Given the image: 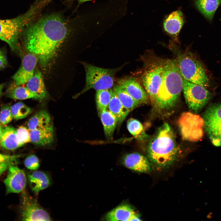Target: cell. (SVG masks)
I'll list each match as a JSON object with an SVG mask.
<instances>
[{"mask_svg":"<svg viewBox=\"0 0 221 221\" xmlns=\"http://www.w3.org/2000/svg\"><path fill=\"white\" fill-rule=\"evenodd\" d=\"M196 7L209 21H212L221 0H194Z\"/></svg>","mask_w":221,"mask_h":221,"instance_id":"obj_21","label":"cell"},{"mask_svg":"<svg viewBox=\"0 0 221 221\" xmlns=\"http://www.w3.org/2000/svg\"><path fill=\"white\" fill-rule=\"evenodd\" d=\"M2 127L1 126V125L0 123V140L1 138V136L2 130Z\"/></svg>","mask_w":221,"mask_h":221,"instance_id":"obj_39","label":"cell"},{"mask_svg":"<svg viewBox=\"0 0 221 221\" xmlns=\"http://www.w3.org/2000/svg\"><path fill=\"white\" fill-rule=\"evenodd\" d=\"M180 152L173 132L167 123L159 128L147 149L149 160L159 169L169 168L180 157Z\"/></svg>","mask_w":221,"mask_h":221,"instance_id":"obj_2","label":"cell"},{"mask_svg":"<svg viewBox=\"0 0 221 221\" xmlns=\"http://www.w3.org/2000/svg\"><path fill=\"white\" fill-rule=\"evenodd\" d=\"M107 221H140V218L130 206L124 204L119 205L109 211L106 215Z\"/></svg>","mask_w":221,"mask_h":221,"instance_id":"obj_16","label":"cell"},{"mask_svg":"<svg viewBox=\"0 0 221 221\" xmlns=\"http://www.w3.org/2000/svg\"><path fill=\"white\" fill-rule=\"evenodd\" d=\"M21 155H10L0 153V164L9 162H13L21 157Z\"/></svg>","mask_w":221,"mask_h":221,"instance_id":"obj_34","label":"cell"},{"mask_svg":"<svg viewBox=\"0 0 221 221\" xmlns=\"http://www.w3.org/2000/svg\"><path fill=\"white\" fill-rule=\"evenodd\" d=\"M206 131L212 143L221 146V104L209 107L203 115Z\"/></svg>","mask_w":221,"mask_h":221,"instance_id":"obj_9","label":"cell"},{"mask_svg":"<svg viewBox=\"0 0 221 221\" xmlns=\"http://www.w3.org/2000/svg\"><path fill=\"white\" fill-rule=\"evenodd\" d=\"M112 91L110 89L96 91V102L99 114L107 109Z\"/></svg>","mask_w":221,"mask_h":221,"instance_id":"obj_29","label":"cell"},{"mask_svg":"<svg viewBox=\"0 0 221 221\" xmlns=\"http://www.w3.org/2000/svg\"><path fill=\"white\" fill-rule=\"evenodd\" d=\"M25 167L31 170L37 169L40 166L39 160L35 155L31 154L28 156L24 161Z\"/></svg>","mask_w":221,"mask_h":221,"instance_id":"obj_33","label":"cell"},{"mask_svg":"<svg viewBox=\"0 0 221 221\" xmlns=\"http://www.w3.org/2000/svg\"><path fill=\"white\" fill-rule=\"evenodd\" d=\"M7 96L15 99L23 100L31 98L41 99L38 95L31 92L26 87L19 86L9 91Z\"/></svg>","mask_w":221,"mask_h":221,"instance_id":"obj_28","label":"cell"},{"mask_svg":"<svg viewBox=\"0 0 221 221\" xmlns=\"http://www.w3.org/2000/svg\"><path fill=\"white\" fill-rule=\"evenodd\" d=\"M6 56L4 52L0 49V69L4 68L7 64Z\"/></svg>","mask_w":221,"mask_h":221,"instance_id":"obj_35","label":"cell"},{"mask_svg":"<svg viewBox=\"0 0 221 221\" xmlns=\"http://www.w3.org/2000/svg\"><path fill=\"white\" fill-rule=\"evenodd\" d=\"M118 84L139 105L148 101L147 92L134 79L129 78L120 80Z\"/></svg>","mask_w":221,"mask_h":221,"instance_id":"obj_14","label":"cell"},{"mask_svg":"<svg viewBox=\"0 0 221 221\" xmlns=\"http://www.w3.org/2000/svg\"><path fill=\"white\" fill-rule=\"evenodd\" d=\"M164 71V64L155 65L146 71L142 77L143 84L153 103L162 81Z\"/></svg>","mask_w":221,"mask_h":221,"instance_id":"obj_11","label":"cell"},{"mask_svg":"<svg viewBox=\"0 0 221 221\" xmlns=\"http://www.w3.org/2000/svg\"><path fill=\"white\" fill-rule=\"evenodd\" d=\"M107 108L116 118L118 125L122 123L129 113L123 106L113 90Z\"/></svg>","mask_w":221,"mask_h":221,"instance_id":"obj_23","label":"cell"},{"mask_svg":"<svg viewBox=\"0 0 221 221\" xmlns=\"http://www.w3.org/2000/svg\"><path fill=\"white\" fill-rule=\"evenodd\" d=\"M182 91L186 103L195 113L199 112L208 103L212 96L205 87L183 78Z\"/></svg>","mask_w":221,"mask_h":221,"instance_id":"obj_7","label":"cell"},{"mask_svg":"<svg viewBox=\"0 0 221 221\" xmlns=\"http://www.w3.org/2000/svg\"><path fill=\"white\" fill-rule=\"evenodd\" d=\"M29 134L30 130L24 126H21L16 130L17 138L21 146L30 142Z\"/></svg>","mask_w":221,"mask_h":221,"instance_id":"obj_31","label":"cell"},{"mask_svg":"<svg viewBox=\"0 0 221 221\" xmlns=\"http://www.w3.org/2000/svg\"><path fill=\"white\" fill-rule=\"evenodd\" d=\"M0 145L4 149L10 150L21 147L16 134V130L14 127L7 126L2 129Z\"/></svg>","mask_w":221,"mask_h":221,"instance_id":"obj_20","label":"cell"},{"mask_svg":"<svg viewBox=\"0 0 221 221\" xmlns=\"http://www.w3.org/2000/svg\"><path fill=\"white\" fill-rule=\"evenodd\" d=\"M122 163L126 167L136 172L148 173L151 170L150 163L148 159L138 153L126 154L123 158Z\"/></svg>","mask_w":221,"mask_h":221,"instance_id":"obj_15","label":"cell"},{"mask_svg":"<svg viewBox=\"0 0 221 221\" xmlns=\"http://www.w3.org/2000/svg\"><path fill=\"white\" fill-rule=\"evenodd\" d=\"M184 17L179 10L174 11L165 17L163 26L165 31L172 37L176 38L184 23Z\"/></svg>","mask_w":221,"mask_h":221,"instance_id":"obj_17","label":"cell"},{"mask_svg":"<svg viewBox=\"0 0 221 221\" xmlns=\"http://www.w3.org/2000/svg\"><path fill=\"white\" fill-rule=\"evenodd\" d=\"M183 78L205 87L208 81L205 69L201 64L192 56L183 54L176 60Z\"/></svg>","mask_w":221,"mask_h":221,"instance_id":"obj_6","label":"cell"},{"mask_svg":"<svg viewBox=\"0 0 221 221\" xmlns=\"http://www.w3.org/2000/svg\"><path fill=\"white\" fill-rule=\"evenodd\" d=\"M30 142L39 145L44 146L51 143L53 141V126L49 124L41 128L30 131Z\"/></svg>","mask_w":221,"mask_h":221,"instance_id":"obj_18","label":"cell"},{"mask_svg":"<svg viewBox=\"0 0 221 221\" xmlns=\"http://www.w3.org/2000/svg\"><path fill=\"white\" fill-rule=\"evenodd\" d=\"M113 90L123 106L129 112L140 105L118 84L114 86Z\"/></svg>","mask_w":221,"mask_h":221,"instance_id":"obj_26","label":"cell"},{"mask_svg":"<svg viewBox=\"0 0 221 221\" xmlns=\"http://www.w3.org/2000/svg\"><path fill=\"white\" fill-rule=\"evenodd\" d=\"M20 218L23 221H51L48 213L36 200L24 190L20 209Z\"/></svg>","mask_w":221,"mask_h":221,"instance_id":"obj_10","label":"cell"},{"mask_svg":"<svg viewBox=\"0 0 221 221\" xmlns=\"http://www.w3.org/2000/svg\"><path fill=\"white\" fill-rule=\"evenodd\" d=\"M9 162L0 164V176L8 169Z\"/></svg>","mask_w":221,"mask_h":221,"instance_id":"obj_36","label":"cell"},{"mask_svg":"<svg viewBox=\"0 0 221 221\" xmlns=\"http://www.w3.org/2000/svg\"><path fill=\"white\" fill-rule=\"evenodd\" d=\"M78 2V5H80V4L84 3L85 2L91 1L95 0H76Z\"/></svg>","mask_w":221,"mask_h":221,"instance_id":"obj_37","label":"cell"},{"mask_svg":"<svg viewBox=\"0 0 221 221\" xmlns=\"http://www.w3.org/2000/svg\"><path fill=\"white\" fill-rule=\"evenodd\" d=\"M220 20H221V19H220Z\"/></svg>","mask_w":221,"mask_h":221,"instance_id":"obj_40","label":"cell"},{"mask_svg":"<svg viewBox=\"0 0 221 221\" xmlns=\"http://www.w3.org/2000/svg\"><path fill=\"white\" fill-rule=\"evenodd\" d=\"M27 178L32 191L36 194L47 188L51 184L49 176L41 171H35L29 173Z\"/></svg>","mask_w":221,"mask_h":221,"instance_id":"obj_19","label":"cell"},{"mask_svg":"<svg viewBox=\"0 0 221 221\" xmlns=\"http://www.w3.org/2000/svg\"><path fill=\"white\" fill-rule=\"evenodd\" d=\"M178 123L182 136L185 140L196 142L202 138L204 122L199 115L184 112L180 116Z\"/></svg>","mask_w":221,"mask_h":221,"instance_id":"obj_8","label":"cell"},{"mask_svg":"<svg viewBox=\"0 0 221 221\" xmlns=\"http://www.w3.org/2000/svg\"><path fill=\"white\" fill-rule=\"evenodd\" d=\"M26 87L31 92L38 95L41 99L47 95L46 91L41 72H36L26 83Z\"/></svg>","mask_w":221,"mask_h":221,"instance_id":"obj_22","label":"cell"},{"mask_svg":"<svg viewBox=\"0 0 221 221\" xmlns=\"http://www.w3.org/2000/svg\"><path fill=\"white\" fill-rule=\"evenodd\" d=\"M42 1L34 3L24 14L9 19H0V39L14 51L17 47L20 36L26 25L33 20L42 6Z\"/></svg>","mask_w":221,"mask_h":221,"instance_id":"obj_4","label":"cell"},{"mask_svg":"<svg viewBox=\"0 0 221 221\" xmlns=\"http://www.w3.org/2000/svg\"><path fill=\"white\" fill-rule=\"evenodd\" d=\"M82 64L85 72V85L80 92L74 96V98L91 89L96 91L110 89L113 86L116 74L122 67V66L113 69L104 68L85 62Z\"/></svg>","mask_w":221,"mask_h":221,"instance_id":"obj_5","label":"cell"},{"mask_svg":"<svg viewBox=\"0 0 221 221\" xmlns=\"http://www.w3.org/2000/svg\"><path fill=\"white\" fill-rule=\"evenodd\" d=\"M37 60V56L31 53L24 56L20 68L12 77L16 85L26 83L33 77Z\"/></svg>","mask_w":221,"mask_h":221,"instance_id":"obj_13","label":"cell"},{"mask_svg":"<svg viewBox=\"0 0 221 221\" xmlns=\"http://www.w3.org/2000/svg\"><path fill=\"white\" fill-rule=\"evenodd\" d=\"M50 119L49 114L46 111H40L29 119L28 128L31 131L45 127L50 124Z\"/></svg>","mask_w":221,"mask_h":221,"instance_id":"obj_25","label":"cell"},{"mask_svg":"<svg viewBox=\"0 0 221 221\" xmlns=\"http://www.w3.org/2000/svg\"><path fill=\"white\" fill-rule=\"evenodd\" d=\"M4 85L5 84L4 83L0 84V97L2 95V89L3 88Z\"/></svg>","mask_w":221,"mask_h":221,"instance_id":"obj_38","label":"cell"},{"mask_svg":"<svg viewBox=\"0 0 221 221\" xmlns=\"http://www.w3.org/2000/svg\"><path fill=\"white\" fill-rule=\"evenodd\" d=\"M127 126L129 132L138 141L143 142L148 138V136L145 132L142 125L137 120L133 118L129 119Z\"/></svg>","mask_w":221,"mask_h":221,"instance_id":"obj_27","label":"cell"},{"mask_svg":"<svg viewBox=\"0 0 221 221\" xmlns=\"http://www.w3.org/2000/svg\"><path fill=\"white\" fill-rule=\"evenodd\" d=\"M13 119L10 106L8 105L3 106L0 112V123L6 125L10 122Z\"/></svg>","mask_w":221,"mask_h":221,"instance_id":"obj_32","label":"cell"},{"mask_svg":"<svg viewBox=\"0 0 221 221\" xmlns=\"http://www.w3.org/2000/svg\"><path fill=\"white\" fill-rule=\"evenodd\" d=\"M103 126L105 134L107 138H111L118 124L115 117L107 109L99 114Z\"/></svg>","mask_w":221,"mask_h":221,"instance_id":"obj_24","label":"cell"},{"mask_svg":"<svg viewBox=\"0 0 221 221\" xmlns=\"http://www.w3.org/2000/svg\"><path fill=\"white\" fill-rule=\"evenodd\" d=\"M72 27L69 20L59 13L33 20L22 32L25 48L37 56L41 66L46 67L55 56Z\"/></svg>","mask_w":221,"mask_h":221,"instance_id":"obj_1","label":"cell"},{"mask_svg":"<svg viewBox=\"0 0 221 221\" xmlns=\"http://www.w3.org/2000/svg\"><path fill=\"white\" fill-rule=\"evenodd\" d=\"M13 119L19 120L25 118L32 111L29 107L21 102H18L10 106Z\"/></svg>","mask_w":221,"mask_h":221,"instance_id":"obj_30","label":"cell"},{"mask_svg":"<svg viewBox=\"0 0 221 221\" xmlns=\"http://www.w3.org/2000/svg\"><path fill=\"white\" fill-rule=\"evenodd\" d=\"M10 162L7 176L4 180L6 194L19 193L26 187L27 178L24 171Z\"/></svg>","mask_w":221,"mask_h":221,"instance_id":"obj_12","label":"cell"},{"mask_svg":"<svg viewBox=\"0 0 221 221\" xmlns=\"http://www.w3.org/2000/svg\"><path fill=\"white\" fill-rule=\"evenodd\" d=\"M182 87L183 78L176 60H167L164 63L162 81L154 103L162 109L172 107L179 99Z\"/></svg>","mask_w":221,"mask_h":221,"instance_id":"obj_3","label":"cell"}]
</instances>
